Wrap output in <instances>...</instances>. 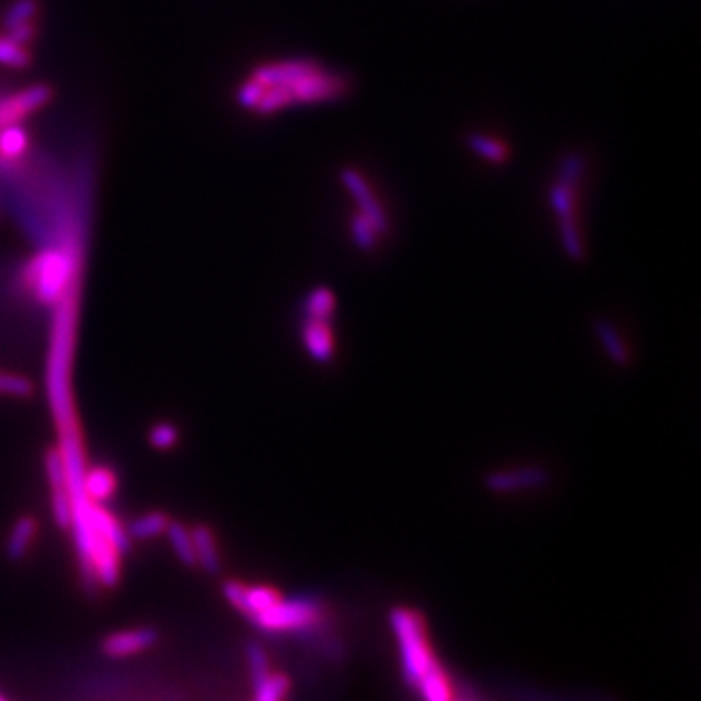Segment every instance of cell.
I'll return each mask as SVG.
<instances>
[{
  "label": "cell",
  "instance_id": "8fae6325",
  "mask_svg": "<svg viewBox=\"0 0 701 701\" xmlns=\"http://www.w3.org/2000/svg\"><path fill=\"white\" fill-rule=\"evenodd\" d=\"M191 538H193V550H195L197 565H201L211 575L219 573L221 571V554H219V544H217L213 530L207 524H197L191 528Z\"/></svg>",
  "mask_w": 701,
  "mask_h": 701
},
{
  "label": "cell",
  "instance_id": "603a6c76",
  "mask_svg": "<svg viewBox=\"0 0 701 701\" xmlns=\"http://www.w3.org/2000/svg\"><path fill=\"white\" fill-rule=\"evenodd\" d=\"M45 476L51 487H61V485H69L67 481V470H65V460L63 454L59 450V446L47 450L45 454Z\"/></svg>",
  "mask_w": 701,
  "mask_h": 701
},
{
  "label": "cell",
  "instance_id": "9a60e30c",
  "mask_svg": "<svg viewBox=\"0 0 701 701\" xmlns=\"http://www.w3.org/2000/svg\"><path fill=\"white\" fill-rule=\"evenodd\" d=\"M170 517L162 511H150L143 517L135 518L125 528L131 540H152L156 536H162L168 528Z\"/></svg>",
  "mask_w": 701,
  "mask_h": 701
},
{
  "label": "cell",
  "instance_id": "52a82bcc",
  "mask_svg": "<svg viewBox=\"0 0 701 701\" xmlns=\"http://www.w3.org/2000/svg\"><path fill=\"white\" fill-rule=\"evenodd\" d=\"M53 98V90L47 84H32L0 98V127L26 121L30 115L43 110Z\"/></svg>",
  "mask_w": 701,
  "mask_h": 701
},
{
  "label": "cell",
  "instance_id": "e0dca14e",
  "mask_svg": "<svg viewBox=\"0 0 701 701\" xmlns=\"http://www.w3.org/2000/svg\"><path fill=\"white\" fill-rule=\"evenodd\" d=\"M256 701H285L291 690V682L283 672H269L254 684Z\"/></svg>",
  "mask_w": 701,
  "mask_h": 701
},
{
  "label": "cell",
  "instance_id": "ac0fdd59",
  "mask_svg": "<svg viewBox=\"0 0 701 701\" xmlns=\"http://www.w3.org/2000/svg\"><path fill=\"white\" fill-rule=\"evenodd\" d=\"M30 63H32V53L28 47L16 43L6 34L0 36V65L2 67L22 71V69L30 67Z\"/></svg>",
  "mask_w": 701,
  "mask_h": 701
},
{
  "label": "cell",
  "instance_id": "d4e9b609",
  "mask_svg": "<svg viewBox=\"0 0 701 701\" xmlns=\"http://www.w3.org/2000/svg\"><path fill=\"white\" fill-rule=\"evenodd\" d=\"M0 701H6V700H4V698H2V696H0Z\"/></svg>",
  "mask_w": 701,
  "mask_h": 701
},
{
  "label": "cell",
  "instance_id": "5b68a950",
  "mask_svg": "<svg viewBox=\"0 0 701 701\" xmlns=\"http://www.w3.org/2000/svg\"><path fill=\"white\" fill-rule=\"evenodd\" d=\"M583 174V158L579 154H571L563 158L559 178L555 180L552 187V205L555 213L561 221V234L563 242L569 252L575 256L581 254V238L577 230V219H575V207H577V187Z\"/></svg>",
  "mask_w": 701,
  "mask_h": 701
},
{
  "label": "cell",
  "instance_id": "9c48e42d",
  "mask_svg": "<svg viewBox=\"0 0 701 701\" xmlns=\"http://www.w3.org/2000/svg\"><path fill=\"white\" fill-rule=\"evenodd\" d=\"M341 180L343 184L347 187V191L353 195V199L357 201L359 205V215L365 217L367 221L374 224V228L384 234L388 230V219H386V211L384 207L380 205V201L376 199V195L372 193V187H370L369 182L357 172V170H343L341 174Z\"/></svg>",
  "mask_w": 701,
  "mask_h": 701
},
{
  "label": "cell",
  "instance_id": "d6986e66",
  "mask_svg": "<svg viewBox=\"0 0 701 701\" xmlns=\"http://www.w3.org/2000/svg\"><path fill=\"white\" fill-rule=\"evenodd\" d=\"M51 509L55 524L63 530H69L73 524V499L69 485L51 487Z\"/></svg>",
  "mask_w": 701,
  "mask_h": 701
},
{
  "label": "cell",
  "instance_id": "30bf717a",
  "mask_svg": "<svg viewBox=\"0 0 701 701\" xmlns=\"http://www.w3.org/2000/svg\"><path fill=\"white\" fill-rule=\"evenodd\" d=\"M158 641V633L152 628L123 629L110 633L102 641V651L111 659H125L148 651Z\"/></svg>",
  "mask_w": 701,
  "mask_h": 701
},
{
  "label": "cell",
  "instance_id": "7402d4cb",
  "mask_svg": "<svg viewBox=\"0 0 701 701\" xmlns=\"http://www.w3.org/2000/svg\"><path fill=\"white\" fill-rule=\"evenodd\" d=\"M34 394V384L20 376L10 372H0V396H12V398H28Z\"/></svg>",
  "mask_w": 701,
  "mask_h": 701
},
{
  "label": "cell",
  "instance_id": "5bb4252c",
  "mask_svg": "<svg viewBox=\"0 0 701 701\" xmlns=\"http://www.w3.org/2000/svg\"><path fill=\"white\" fill-rule=\"evenodd\" d=\"M37 520L34 517H20L14 526L10 528L8 540H6V555L12 561H20L30 552L37 536Z\"/></svg>",
  "mask_w": 701,
  "mask_h": 701
},
{
  "label": "cell",
  "instance_id": "3957f363",
  "mask_svg": "<svg viewBox=\"0 0 701 701\" xmlns=\"http://www.w3.org/2000/svg\"><path fill=\"white\" fill-rule=\"evenodd\" d=\"M80 234V230H73L59 244L39 250L26 261L22 269V285L39 304L55 306L78 289Z\"/></svg>",
  "mask_w": 701,
  "mask_h": 701
},
{
  "label": "cell",
  "instance_id": "44dd1931",
  "mask_svg": "<svg viewBox=\"0 0 701 701\" xmlns=\"http://www.w3.org/2000/svg\"><path fill=\"white\" fill-rule=\"evenodd\" d=\"M180 441V431L172 423H156L148 431V443L154 450H170Z\"/></svg>",
  "mask_w": 701,
  "mask_h": 701
},
{
  "label": "cell",
  "instance_id": "ba28073f",
  "mask_svg": "<svg viewBox=\"0 0 701 701\" xmlns=\"http://www.w3.org/2000/svg\"><path fill=\"white\" fill-rule=\"evenodd\" d=\"M37 16L39 6L37 0H14L2 18L4 34L14 39L16 43L30 47L37 36Z\"/></svg>",
  "mask_w": 701,
  "mask_h": 701
},
{
  "label": "cell",
  "instance_id": "6da1fadb",
  "mask_svg": "<svg viewBox=\"0 0 701 701\" xmlns=\"http://www.w3.org/2000/svg\"><path fill=\"white\" fill-rule=\"evenodd\" d=\"M259 86L258 115H273L293 106L322 104L345 92L341 74L308 59L265 63L248 76Z\"/></svg>",
  "mask_w": 701,
  "mask_h": 701
},
{
  "label": "cell",
  "instance_id": "7a4b0ae2",
  "mask_svg": "<svg viewBox=\"0 0 701 701\" xmlns=\"http://www.w3.org/2000/svg\"><path fill=\"white\" fill-rule=\"evenodd\" d=\"M76 291L78 289H74L61 302L55 304L51 349L47 361V396L61 437L78 431L71 392Z\"/></svg>",
  "mask_w": 701,
  "mask_h": 701
},
{
  "label": "cell",
  "instance_id": "ffe728a7",
  "mask_svg": "<svg viewBox=\"0 0 701 701\" xmlns=\"http://www.w3.org/2000/svg\"><path fill=\"white\" fill-rule=\"evenodd\" d=\"M470 147L474 148V152H478L485 160H491V162H497V164L505 162L507 156H509L507 147L501 141H497V139H493L489 135H472L470 137Z\"/></svg>",
  "mask_w": 701,
  "mask_h": 701
},
{
  "label": "cell",
  "instance_id": "cb8c5ba5",
  "mask_svg": "<svg viewBox=\"0 0 701 701\" xmlns=\"http://www.w3.org/2000/svg\"><path fill=\"white\" fill-rule=\"evenodd\" d=\"M246 655H248V665H250L252 682L256 684V682H259L261 678H265V676L271 672L267 653H265V649H263L259 643L252 641V643L248 645V649H246Z\"/></svg>",
  "mask_w": 701,
  "mask_h": 701
},
{
  "label": "cell",
  "instance_id": "2e32d148",
  "mask_svg": "<svg viewBox=\"0 0 701 701\" xmlns=\"http://www.w3.org/2000/svg\"><path fill=\"white\" fill-rule=\"evenodd\" d=\"M164 534L168 536L174 552L180 557V561L184 565H187V567L197 565L195 550H193V538H191V528H187L184 522H180V520H170Z\"/></svg>",
  "mask_w": 701,
  "mask_h": 701
},
{
  "label": "cell",
  "instance_id": "7c38bea8",
  "mask_svg": "<svg viewBox=\"0 0 701 701\" xmlns=\"http://www.w3.org/2000/svg\"><path fill=\"white\" fill-rule=\"evenodd\" d=\"M82 491L92 503H106L117 491V476L108 466H94L86 468L84 480H82Z\"/></svg>",
  "mask_w": 701,
  "mask_h": 701
},
{
  "label": "cell",
  "instance_id": "277c9868",
  "mask_svg": "<svg viewBox=\"0 0 701 701\" xmlns=\"http://www.w3.org/2000/svg\"><path fill=\"white\" fill-rule=\"evenodd\" d=\"M250 622L261 631L273 633V635H279V633L308 635L326 628L328 610L318 598H312V596L285 598L281 594V598L275 604L252 616Z\"/></svg>",
  "mask_w": 701,
  "mask_h": 701
},
{
  "label": "cell",
  "instance_id": "8992f818",
  "mask_svg": "<svg viewBox=\"0 0 701 701\" xmlns=\"http://www.w3.org/2000/svg\"><path fill=\"white\" fill-rule=\"evenodd\" d=\"M333 312V296L326 289H318L306 300L304 345L316 361H328L333 353V335L330 318Z\"/></svg>",
  "mask_w": 701,
  "mask_h": 701
},
{
  "label": "cell",
  "instance_id": "4fadbf2b",
  "mask_svg": "<svg viewBox=\"0 0 701 701\" xmlns=\"http://www.w3.org/2000/svg\"><path fill=\"white\" fill-rule=\"evenodd\" d=\"M30 148V135L22 123L0 127V164L20 162Z\"/></svg>",
  "mask_w": 701,
  "mask_h": 701
}]
</instances>
